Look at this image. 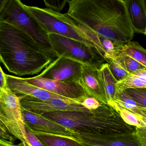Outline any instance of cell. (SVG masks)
I'll return each mask as SVG.
<instances>
[{
  "label": "cell",
  "instance_id": "obj_29",
  "mask_svg": "<svg viewBox=\"0 0 146 146\" xmlns=\"http://www.w3.org/2000/svg\"><path fill=\"white\" fill-rule=\"evenodd\" d=\"M27 139L32 146H44L36 136L25 127Z\"/></svg>",
  "mask_w": 146,
  "mask_h": 146
},
{
  "label": "cell",
  "instance_id": "obj_3",
  "mask_svg": "<svg viewBox=\"0 0 146 146\" xmlns=\"http://www.w3.org/2000/svg\"><path fill=\"white\" fill-rule=\"evenodd\" d=\"M42 115L81 135L109 137L135 133L136 127L125 123L119 112L109 105H104L92 113L58 111Z\"/></svg>",
  "mask_w": 146,
  "mask_h": 146
},
{
  "label": "cell",
  "instance_id": "obj_1",
  "mask_svg": "<svg viewBox=\"0 0 146 146\" xmlns=\"http://www.w3.org/2000/svg\"><path fill=\"white\" fill-rule=\"evenodd\" d=\"M67 3L66 14L84 31L119 44L133 39L124 0H68Z\"/></svg>",
  "mask_w": 146,
  "mask_h": 146
},
{
  "label": "cell",
  "instance_id": "obj_27",
  "mask_svg": "<svg viewBox=\"0 0 146 146\" xmlns=\"http://www.w3.org/2000/svg\"><path fill=\"white\" fill-rule=\"evenodd\" d=\"M0 138L2 139L9 141L14 144V137L8 132L6 127L0 121Z\"/></svg>",
  "mask_w": 146,
  "mask_h": 146
},
{
  "label": "cell",
  "instance_id": "obj_11",
  "mask_svg": "<svg viewBox=\"0 0 146 146\" xmlns=\"http://www.w3.org/2000/svg\"><path fill=\"white\" fill-rule=\"evenodd\" d=\"M28 83L45 91L64 97L82 102L89 97L82 86L77 83H68L55 81L40 77L38 75L25 78Z\"/></svg>",
  "mask_w": 146,
  "mask_h": 146
},
{
  "label": "cell",
  "instance_id": "obj_14",
  "mask_svg": "<svg viewBox=\"0 0 146 146\" xmlns=\"http://www.w3.org/2000/svg\"><path fill=\"white\" fill-rule=\"evenodd\" d=\"M81 85L89 97L108 105L98 68L83 65Z\"/></svg>",
  "mask_w": 146,
  "mask_h": 146
},
{
  "label": "cell",
  "instance_id": "obj_22",
  "mask_svg": "<svg viewBox=\"0 0 146 146\" xmlns=\"http://www.w3.org/2000/svg\"><path fill=\"white\" fill-rule=\"evenodd\" d=\"M111 106L119 112L121 117L125 123L129 126L135 127H141V123L139 121L140 117L116 105L113 104Z\"/></svg>",
  "mask_w": 146,
  "mask_h": 146
},
{
  "label": "cell",
  "instance_id": "obj_6",
  "mask_svg": "<svg viewBox=\"0 0 146 146\" xmlns=\"http://www.w3.org/2000/svg\"><path fill=\"white\" fill-rule=\"evenodd\" d=\"M0 111L3 115L2 122L8 133L19 140L22 146H32L27 136L20 97L7 87L0 90Z\"/></svg>",
  "mask_w": 146,
  "mask_h": 146
},
{
  "label": "cell",
  "instance_id": "obj_31",
  "mask_svg": "<svg viewBox=\"0 0 146 146\" xmlns=\"http://www.w3.org/2000/svg\"><path fill=\"white\" fill-rule=\"evenodd\" d=\"M0 146H18L15 145L13 143L4 140L0 138Z\"/></svg>",
  "mask_w": 146,
  "mask_h": 146
},
{
  "label": "cell",
  "instance_id": "obj_20",
  "mask_svg": "<svg viewBox=\"0 0 146 146\" xmlns=\"http://www.w3.org/2000/svg\"><path fill=\"white\" fill-rule=\"evenodd\" d=\"M33 134L44 146H82L66 138L38 133Z\"/></svg>",
  "mask_w": 146,
  "mask_h": 146
},
{
  "label": "cell",
  "instance_id": "obj_35",
  "mask_svg": "<svg viewBox=\"0 0 146 146\" xmlns=\"http://www.w3.org/2000/svg\"><path fill=\"white\" fill-rule=\"evenodd\" d=\"M144 1V5H145V9L146 11V0H143Z\"/></svg>",
  "mask_w": 146,
  "mask_h": 146
},
{
  "label": "cell",
  "instance_id": "obj_7",
  "mask_svg": "<svg viewBox=\"0 0 146 146\" xmlns=\"http://www.w3.org/2000/svg\"><path fill=\"white\" fill-rule=\"evenodd\" d=\"M48 36L58 57H63L84 66L98 69L106 61L96 50L80 42L56 34H49Z\"/></svg>",
  "mask_w": 146,
  "mask_h": 146
},
{
  "label": "cell",
  "instance_id": "obj_16",
  "mask_svg": "<svg viewBox=\"0 0 146 146\" xmlns=\"http://www.w3.org/2000/svg\"><path fill=\"white\" fill-rule=\"evenodd\" d=\"M98 70L105 91L107 103L111 105L115 98L116 85L118 82L111 73L107 63L101 65Z\"/></svg>",
  "mask_w": 146,
  "mask_h": 146
},
{
  "label": "cell",
  "instance_id": "obj_8",
  "mask_svg": "<svg viewBox=\"0 0 146 146\" xmlns=\"http://www.w3.org/2000/svg\"><path fill=\"white\" fill-rule=\"evenodd\" d=\"M19 97L21 108L40 115L58 111L92 113L95 110H89L82 105L81 102L72 99H52L43 101L30 96Z\"/></svg>",
  "mask_w": 146,
  "mask_h": 146
},
{
  "label": "cell",
  "instance_id": "obj_36",
  "mask_svg": "<svg viewBox=\"0 0 146 146\" xmlns=\"http://www.w3.org/2000/svg\"><path fill=\"white\" fill-rule=\"evenodd\" d=\"M82 146H94L91 145H82Z\"/></svg>",
  "mask_w": 146,
  "mask_h": 146
},
{
  "label": "cell",
  "instance_id": "obj_12",
  "mask_svg": "<svg viewBox=\"0 0 146 146\" xmlns=\"http://www.w3.org/2000/svg\"><path fill=\"white\" fill-rule=\"evenodd\" d=\"M5 77L7 87L16 95L30 96L43 101L52 99H69L33 85L27 82L25 78L6 74Z\"/></svg>",
  "mask_w": 146,
  "mask_h": 146
},
{
  "label": "cell",
  "instance_id": "obj_33",
  "mask_svg": "<svg viewBox=\"0 0 146 146\" xmlns=\"http://www.w3.org/2000/svg\"><path fill=\"white\" fill-rule=\"evenodd\" d=\"M139 121L141 123V127L146 128V119L140 117Z\"/></svg>",
  "mask_w": 146,
  "mask_h": 146
},
{
  "label": "cell",
  "instance_id": "obj_23",
  "mask_svg": "<svg viewBox=\"0 0 146 146\" xmlns=\"http://www.w3.org/2000/svg\"><path fill=\"white\" fill-rule=\"evenodd\" d=\"M107 63L111 73L118 82L125 79L129 74L116 61L111 60Z\"/></svg>",
  "mask_w": 146,
  "mask_h": 146
},
{
  "label": "cell",
  "instance_id": "obj_5",
  "mask_svg": "<svg viewBox=\"0 0 146 146\" xmlns=\"http://www.w3.org/2000/svg\"><path fill=\"white\" fill-rule=\"evenodd\" d=\"M19 0H7L0 21L15 26L29 36L46 55L55 59L58 57L48 35L37 21L28 13Z\"/></svg>",
  "mask_w": 146,
  "mask_h": 146
},
{
  "label": "cell",
  "instance_id": "obj_26",
  "mask_svg": "<svg viewBox=\"0 0 146 146\" xmlns=\"http://www.w3.org/2000/svg\"><path fill=\"white\" fill-rule=\"evenodd\" d=\"M81 105L89 110H94L101 107L100 102L94 98L91 97H86L83 99Z\"/></svg>",
  "mask_w": 146,
  "mask_h": 146
},
{
  "label": "cell",
  "instance_id": "obj_4",
  "mask_svg": "<svg viewBox=\"0 0 146 146\" xmlns=\"http://www.w3.org/2000/svg\"><path fill=\"white\" fill-rule=\"evenodd\" d=\"M23 6L26 10L37 21L48 35H60L80 42L96 50L107 61V56L105 51L66 13L56 12L47 8H42L25 4Z\"/></svg>",
  "mask_w": 146,
  "mask_h": 146
},
{
  "label": "cell",
  "instance_id": "obj_30",
  "mask_svg": "<svg viewBox=\"0 0 146 146\" xmlns=\"http://www.w3.org/2000/svg\"><path fill=\"white\" fill-rule=\"evenodd\" d=\"M7 87L5 73H4L0 65V90Z\"/></svg>",
  "mask_w": 146,
  "mask_h": 146
},
{
  "label": "cell",
  "instance_id": "obj_34",
  "mask_svg": "<svg viewBox=\"0 0 146 146\" xmlns=\"http://www.w3.org/2000/svg\"><path fill=\"white\" fill-rule=\"evenodd\" d=\"M7 0H0V15L4 5L7 2Z\"/></svg>",
  "mask_w": 146,
  "mask_h": 146
},
{
  "label": "cell",
  "instance_id": "obj_19",
  "mask_svg": "<svg viewBox=\"0 0 146 146\" xmlns=\"http://www.w3.org/2000/svg\"><path fill=\"white\" fill-rule=\"evenodd\" d=\"M113 104L126 109L139 116H141V111L140 110V106L139 105L124 91L117 92L114 103L110 106Z\"/></svg>",
  "mask_w": 146,
  "mask_h": 146
},
{
  "label": "cell",
  "instance_id": "obj_21",
  "mask_svg": "<svg viewBox=\"0 0 146 146\" xmlns=\"http://www.w3.org/2000/svg\"><path fill=\"white\" fill-rule=\"evenodd\" d=\"M129 73H133L141 70H145L146 67L131 57L121 53L116 59Z\"/></svg>",
  "mask_w": 146,
  "mask_h": 146
},
{
  "label": "cell",
  "instance_id": "obj_28",
  "mask_svg": "<svg viewBox=\"0 0 146 146\" xmlns=\"http://www.w3.org/2000/svg\"><path fill=\"white\" fill-rule=\"evenodd\" d=\"M135 134L142 146H146V128L136 127Z\"/></svg>",
  "mask_w": 146,
  "mask_h": 146
},
{
  "label": "cell",
  "instance_id": "obj_37",
  "mask_svg": "<svg viewBox=\"0 0 146 146\" xmlns=\"http://www.w3.org/2000/svg\"><path fill=\"white\" fill-rule=\"evenodd\" d=\"M145 109H146V108H145Z\"/></svg>",
  "mask_w": 146,
  "mask_h": 146
},
{
  "label": "cell",
  "instance_id": "obj_10",
  "mask_svg": "<svg viewBox=\"0 0 146 146\" xmlns=\"http://www.w3.org/2000/svg\"><path fill=\"white\" fill-rule=\"evenodd\" d=\"M25 126L33 133L43 134L74 139L75 133L56 123L43 117L42 115L26 110L21 108Z\"/></svg>",
  "mask_w": 146,
  "mask_h": 146
},
{
  "label": "cell",
  "instance_id": "obj_24",
  "mask_svg": "<svg viewBox=\"0 0 146 146\" xmlns=\"http://www.w3.org/2000/svg\"><path fill=\"white\" fill-rule=\"evenodd\" d=\"M124 91L141 108H146V88H129Z\"/></svg>",
  "mask_w": 146,
  "mask_h": 146
},
{
  "label": "cell",
  "instance_id": "obj_18",
  "mask_svg": "<svg viewBox=\"0 0 146 146\" xmlns=\"http://www.w3.org/2000/svg\"><path fill=\"white\" fill-rule=\"evenodd\" d=\"M122 53L131 57L146 67V49L138 42L130 41L123 45Z\"/></svg>",
  "mask_w": 146,
  "mask_h": 146
},
{
  "label": "cell",
  "instance_id": "obj_25",
  "mask_svg": "<svg viewBox=\"0 0 146 146\" xmlns=\"http://www.w3.org/2000/svg\"><path fill=\"white\" fill-rule=\"evenodd\" d=\"M68 0L63 1H44L47 8L53 11L60 13V11L63 9L66 6Z\"/></svg>",
  "mask_w": 146,
  "mask_h": 146
},
{
  "label": "cell",
  "instance_id": "obj_15",
  "mask_svg": "<svg viewBox=\"0 0 146 146\" xmlns=\"http://www.w3.org/2000/svg\"><path fill=\"white\" fill-rule=\"evenodd\" d=\"M135 32L146 36V11L143 0H124Z\"/></svg>",
  "mask_w": 146,
  "mask_h": 146
},
{
  "label": "cell",
  "instance_id": "obj_2",
  "mask_svg": "<svg viewBox=\"0 0 146 146\" xmlns=\"http://www.w3.org/2000/svg\"><path fill=\"white\" fill-rule=\"evenodd\" d=\"M25 33L0 21V62L21 77L40 73L54 61Z\"/></svg>",
  "mask_w": 146,
  "mask_h": 146
},
{
  "label": "cell",
  "instance_id": "obj_13",
  "mask_svg": "<svg viewBox=\"0 0 146 146\" xmlns=\"http://www.w3.org/2000/svg\"><path fill=\"white\" fill-rule=\"evenodd\" d=\"M74 141L79 145L101 146H142L136 134L115 137H102L92 135H74Z\"/></svg>",
  "mask_w": 146,
  "mask_h": 146
},
{
  "label": "cell",
  "instance_id": "obj_9",
  "mask_svg": "<svg viewBox=\"0 0 146 146\" xmlns=\"http://www.w3.org/2000/svg\"><path fill=\"white\" fill-rule=\"evenodd\" d=\"M83 66L78 62L59 56L38 75L55 81L81 85Z\"/></svg>",
  "mask_w": 146,
  "mask_h": 146
},
{
  "label": "cell",
  "instance_id": "obj_32",
  "mask_svg": "<svg viewBox=\"0 0 146 146\" xmlns=\"http://www.w3.org/2000/svg\"><path fill=\"white\" fill-rule=\"evenodd\" d=\"M140 110L141 111V117L146 119V110L145 108L139 107Z\"/></svg>",
  "mask_w": 146,
  "mask_h": 146
},
{
  "label": "cell",
  "instance_id": "obj_17",
  "mask_svg": "<svg viewBox=\"0 0 146 146\" xmlns=\"http://www.w3.org/2000/svg\"><path fill=\"white\" fill-rule=\"evenodd\" d=\"M129 88H146V69L130 74L116 85V92Z\"/></svg>",
  "mask_w": 146,
  "mask_h": 146
}]
</instances>
